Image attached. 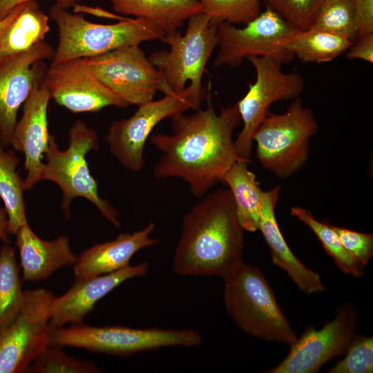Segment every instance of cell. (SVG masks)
<instances>
[{"label":"cell","instance_id":"39","mask_svg":"<svg viewBox=\"0 0 373 373\" xmlns=\"http://www.w3.org/2000/svg\"><path fill=\"white\" fill-rule=\"evenodd\" d=\"M23 3L15 7L6 17L2 20H0V39L6 28L10 25V23L13 21V19L22 9Z\"/></svg>","mask_w":373,"mask_h":373},{"label":"cell","instance_id":"5","mask_svg":"<svg viewBox=\"0 0 373 373\" xmlns=\"http://www.w3.org/2000/svg\"><path fill=\"white\" fill-rule=\"evenodd\" d=\"M99 147L97 133L77 119L68 131V146L65 150H61L54 136L50 135L41 180H48L59 186L62 192L61 207L66 218L70 216L72 200L83 198L93 204L113 226L119 227L118 211L99 195L97 181L86 160V155Z\"/></svg>","mask_w":373,"mask_h":373},{"label":"cell","instance_id":"9","mask_svg":"<svg viewBox=\"0 0 373 373\" xmlns=\"http://www.w3.org/2000/svg\"><path fill=\"white\" fill-rule=\"evenodd\" d=\"M207 95L203 86L189 84L179 93L139 106L130 117L115 120L109 126L105 140L110 152L128 170L141 171L144 165V146L153 128L166 118L198 110Z\"/></svg>","mask_w":373,"mask_h":373},{"label":"cell","instance_id":"25","mask_svg":"<svg viewBox=\"0 0 373 373\" xmlns=\"http://www.w3.org/2000/svg\"><path fill=\"white\" fill-rule=\"evenodd\" d=\"M353 41L329 32L309 28L298 31L286 48L303 63L330 61L345 52Z\"/></svg>","mask_w":373,"mask_h":373},{"label":"cell","instance_id":"12","mask_svg":"<svg viewBox=\"0 0 373 373\" xmlns=\"http://www.w3.org/2000/svg\"><path fill=\"white\" fill-rule=\"evenodd\" d=\"M55 296L45 289L24 291L21 308L0 332V373H26L49 343V321Z\"/></svg>","mask_w":373,"mask_h":373},{"label":"cell","instance_id":"34","mask_svg":"<svg viewBox=\"0 0 373 373\" xmlns=\"http://www.w3.org/2000/svg\"><path fill=\"white\" fill-rule=\"evenodd\" d=\"M332 226L345 249L365 267L373 256V234Z\"/></svg>","mask_w":373,"mask_h":373},{"label":"cell","instance_id":"32","mask_svg":"<svg viewBox=\"0 0 373 373\" xmlns=\"http://www.w3.org/2000/svg\"><path fill=\"white\" fill-rule=\"evenodd\" d=\"M291 27L305 31L312 26L323 0H262Z\"/></svg>","mask_w":373,"mask_h":373},{"label":"cell","instance_id":"13","mask_svg":"<svg viewBox=\"0 0 373 373\" xmlns=\"http://www.w3.org/2000/svg\"><path fill=\"white\" fill-rule=\"evenodd\" d=\"M357 312L342 305L336 317L320 329L307 327L290 345L284 360L269 373H315L329 360L345 353L356 336Z\"/></svg>","mask_w":373,"mask_h":373},{"label":"cell","instance_id":"7","mask_svg":"<svg viewBox=\"0 0 373 373\" xmlns=\"http://www.w3.org/2000/svg\"><path fill=\"white\" fill-rule=\"evenodd\" d=\"M202 340V335L193 329L93 327L83 323L49 329L51 345L73 347L119 356L166 347H196Z\"/></svg>","mask_w":373,"mask_h":373},{"label":"cell","instance_id":"33","mask_svg":"<svg viewBox=\"0 0 373 373\" xmlns=\"http://www.w3.org/2000/svg\"><path fill=\"white\" fill-rule=\"evenodd\" d=\"M373 372V337L356 336L345 356L328 370V373H372Z\"/></svg>","mask_w":373,"mask_h":373},{"label":"cell","instance_id":"19","mask_svg":"<svg viewBox=\"0 0 373 373\" xmlns=\"http://www.w3.org/2000/svg\"><path fill=\"white\" fill-rule=\"evenodd\" d=\"M281 187L275 186L263 191L260 207V230L271 253L272 262L284 270L297 287L310 295L321 292L325 287L318 274L307 267L291 251L278 227L275 208Z\"/></svg>","mask_w":373,"mask_h":373},{"label":"cell","instance_id":"36","mask_svg":"<svg viewBox=\"0 0 373 373\" xmlns=\"http://www.w3.org/2000/svg\"><path fill=\"white\" fill-rule=\"evenodd\" d=\"M356 43L347 49L346 57L349 59H361L373 63V32L367 33L358 38Z\"/></svg>","mask_w":373,"mask_h":373},{"label":"cell","instance_id":"23","mask_svg":"<svg viewBox=\"0 0 373 373\" xmlns=\"http://www.w3.org/2000/svg\"><path fill=\"white\" fill-rule=\"evenodd\" d=\"M49 31V17L36 0L24 3L1 37L0 63L44 41Z\"/></svg>","mask_w":373,"mask_h":373},{"label":"cell","instance_id":"15","mask_svg":"<svg viewBox=\"0 0 373 373\" xmlns=\"http://www.w3.org/2000/svg\"><path fill=\"white\" fill-rule=\"evenodd\" d=\"M44 83L51 99L73 113L97 112L106 106H128L97 78L86 58L50 66Z\"/></svg>","mask_w":373,"mask_h":373},{"label":"cell","instance_id":"31","mask_svg":"<svg viewBox=\"0 0 373 373\" xmlns=\"http://www.w3.org/2000/svg\"><path fill=\"white\" fill-rule=\"evenodd\" d=\"M61 347L49 345L30 363L26 373H97L92 361L67 355Z\"/></svg>","mask_w":373,"mask_h":373},{"label":"cell","instance_id":"17","mask_svg":"<svg viewBox=\"0 0 373 373\" xmlns=\"http://www.w3.org/2000/svg\"><path fill=\"white\" fill-rule=\"evenodd\" d=\"M44 77L23 104L22 115L17 122L11 139L10 145L24 155L27 171L23 180L24 190H30L41 180L43 159L51 135L48 124V106L51 97L44 85Z\"/></svg>","mask_w":373,"mask_h":373},{"label":"cell","instance_id":"10","mask_svg":"<svg viewBox=\"0 0 373 373\" xmlns=\"http://www.w3.org/2000/svg\"><path fill=\"white\" fill-rule=\"evenodd\" d=\"M298 31L267 6L243 28L221 22L217 28L218 51L213 66L236 68L253 56L268 57L281 64H289L295 57L286 45Z\"/></svg>","mask_w":373,"mask_h":373},{"label":"cell","instance_id":"18","mask_svg":"<svg viewBox=\"0 0 373 373\" xmlns=\"http://www.w3.org/2000/svg\"><path fill=\"white\" fill-rule=\"evenodd\" d=\"M149 267V263L144 262L100 276L75 278L65 294L55 298L49 329L82 323L97 301L124 281L146 275Z\"/></svg>","mask_w":373,"mask_h":373},{"label":"cell","instance_id":"1","mask_svg":"<svg viewBox=\"0 0 373 373\" xmlns=\"http://www.w3.org/2000/svg\"><path fill=\"white\" fill-rule=\"evenodd\" d=\"M206 108L191 115L184 113L171 117V134L155 133L150 142L161 155L153 169L155 178H178L186 182L195 198H201L222 181L224 173L240 157L233 133L241 119L236 103L217 113L207 95ZM249 162V161H247Z\"/></svg>","mask_w":373,"mask_h":373},{"label":"cell","instance_id":"20","mask_svg":"<svg viewBox=\"0 0 373 373\" xmlns=\"http://www.w3.org/2000/svg\"><path fill=\"white\" fill-rule=\"evenodd\" d=\"M154 222L133 233H121L114 240L97 243L85 249L73 265L75 278H88L111 273L129 265L138 251L157 244L151 238Z\"/></svg>","mask_w":373,"mask_h":373},{"label":"cell","instance_id":"21","mask_svg":"<svg viewBox=\"0 0 373 373\" xmlns=\"http://www.w3.org/2000/svg\"><path fill=\"white\" fill-rule=\"evenodd\" d=\"M15 235L24 280L36 282L45 279L61 267L73 265L77 260L71 250L69 239L64 236L52 240H43L28 222Z\"/></svg>","mask_w":373,"mask_h":373},{"label":"cell","instance_id":"26","mask_svg":"<svg viewBox=\"0 0 373 373\" xmlns=\"http://www.w3.org/2000/svg\"><path fill=\"white\" fill-rule=\"evenodd\" d=\"M19 163L15 152L0 144V198L7 214L8 232L15 235L28 222L23 180L17 171Z\"/></svg>","mask_w":373,"mask_h":373},{"label":"cell","instance_id":"11","mask_svg":"<svg viewBox=\"0 0 373 373\" xmlns=\"http://www.w3.org/2000/svg\"><path fill=\"white\" fill-rule=\"evenodd\" d=\"M247 59L255 69L256 80L236 102L243 126L234 144L238 155L249 162L254 135L270 106L298 98L305 88V80L298 73H284L282 64L273 58L253 56Z\"/></svg>","mask_w":373,"mask_h":373},{"label":"cell","instance_id":"30","mask_svg":"<svg viewBox=\"0 0 373 373\" xmlns=\"http://www.w3.org/2000/svg\"><path fill=\"white\" fill-rule=\"evenodd\" d=\"M202 12L218 24H246L261 12L262 0H198Z\"/></svg>","mask_w":373,"mask_h":373},{"label":"cell","instance_id":"35","mask_svg":"<svg viewBox=\"0 0 373 373\" xmlns=\"http://www.w3.org/2000/svg\"><path fill=\"white\" fill-rule=\"evenodd\" d=\"M357 23L358 37L373 32V0H352Z\"/></svg>","mask_w":373,"mask_h":373},{"label":"cell","instance_id":"28","mask_svg":"<svg viewBox=\"0 0 373 373\" xmlns=\"http://www.w3.org/2000/svg\"><path fill=\"white\" fill-rule=\"evenodd\" d=\"M290 214L305 224L314 232L325 251L343 273L355 277L363 276L364 267L345 249L332 225L317 220L311 211L300 207H291Z\"/></svg>","mask_w":373,"mask_h":373},{"label":"cell","instance_id":"14","mask_svg":"<svg viewBox=\"0 0 373 373\" xmlns=\"http://www.w3.org/2000/svg\"><path fill=\"white\" fill-rule=\"evenodd\" d=\"M86 59L97 78L128 106L147 103L159 90L160 74L140 45Z\"/></svg>","mask_w":373,"mask_h":373},{"label":"cell","instance_id":"22","mask_svg":"<svg viewBox=\"0 0 373 373\" xmlns=\"http://www.w3.org/2000/svg\"><path fill=\"white\" fill-rule=\"evenodd\" d=\"M114 10L149 20L165 34L178 30L193 15L202 12L198 0H108Z\"/></svg>","mask_w":373,"mask_h":373},{"label":"cell","instance_id":"38","mask_svg":"<svg viewBox=\"0 0 373 373\" xmlns=\"http://www.w3.org/2000/svg\"><path fill=\"white\" fill-rule=\"evenodd\" d=\"M8 218L5 209H0V240L6 243L9 241Z\"/></svg>","mask_w":373,"mask_h":373},{"label":"cell","instance_id":"16","mask_svg":"<svg viewBox=\"0 0 373 373\" xmlns=\"http://www.w3.org/2000/svg\"><path fill=\"white\" fill-rule=\"evenodd\" d=\"M55 50L46 41L0 63V144H11L18 110L44 76L43 61Z\"/></svg>","mask_w":373,"mask_h":373},{"label":"cell","instance_id":"8","mask_svg":"<svg viewBox=\"0 0 373 373\" xmlns=\"http://www.w3.org/2000/svg\"><path fill=\"white\" fill-rule=\"evenodd\" d=\"M218 25L200 12L188 19L184 35L178 30L165 34L161 41L169 50L155 51L149 57L160 74V92L179 93L188 81L195 87L203 86L206 65L217 47Z\"/></svg>","mask_w":373,"mask_h":373},{"label":"cell","instance_id":"37","mask_svg":"<svg viewBox=\"0 0 373 373\" xmlns=\"http://www.w3.org/2000/svg\"><path fill=\"white\" fill-rule=\"evenodd\" d=\"M34 0H0V20L6 17L10 12L17 6ZM82 0H55L57 5L69 9L72 6H76Z\"/></svg>","mask_w":373,"mask_h":373},{"label":"cell","instance_id":"6","mask_svg":"<svg viewBox=\"0 0 373 373\" xmlns=\"http://www.w3.org/2000/svg\"><path fill=\"white\" fill-rule=\"evenodd\" d=\"M317 129L312 111L304 108L299 97L284 113L269 111L253 137L258 162L277 178L291 177L307 161L310 138Z\"/></svg>","mask_w":373,"mask_h":373},{"label":"cell","instance_id":"24","mask_svg":"<svg viewBox=\"0 0 373 373\" xmlns=\"http://www.w3.org/2000/svg\"><path fill=\"white\" fill-rule=\"evenodd\" d=\"M249 162H236L224 173L222 182L229 186L238 221L249 232L258 230L262 189L256 175L248 168Z\"/></svg>","mask_w":373,"mask_h":373},{"label":"cell","instance_id":"2","mask_svg":"<svg viewBox=\"0 0 373 373\" xmlns=\"http://www.w3.org/2000/svg\"><path fill=\"white\" fill-rule=\"evenodd\" d=\"M244 229L229 189L209 192L184 216L172 267L182 276L224 278L242 262Z\"/></svg>","mask_w":373,"mask_h":373},{"label":"cell","instance_id":"3","mask_svg":"<svg viewBox=\"0 0 373 373\" xmlns=\"http://www.w3.org/2000/svg\"><path fill=\"white\" fill-rule=\"evenodd\" d=\"M226 310L245 332L291 345L297 336L262 271L243 261L224 278Z\"/></svg>","mask_w":373,"mask_h":373},{"label":"cell","instance_id":"29","mask_svg":"<svg viewBox=\"0 0 373 373\" xmlns=\"http://www.w3.org/2000/svg\"><path fill=\"white\" fill-rule=\"evenodd\" d=\"M310 28L338 35L354 42L358 30L352 0H323Z\"/></svg>","mask_w":373,"mask_h":373},{"label":"cell","instance_id":"27","mask_svg":"<svg viewBox=\"0 0 373 373\" xmlns=\"http://www.w3.org/2000/svg\"><path fill=\"white\" fill-rule=\"evenodd\" d=\"M23 299L15 250L5 245L0 249V332L16 318Z\"/></svg>","mask_w":373,"mask_h":373},{"label":"cell","instance_id":"4","mask_svg":"<svg viewBox=\"0 0 373 373\" xmlns=\"http://www.w3.org/2000/svg\"><path fill=\"white\" fill-rule=\"evenodd\" d=\"M49 17L57 27L58 43L50 66L78 58H88L126 46L162 39L165 32L154 23L140 18H125L102 24L88 21L57 4Z\"/></svg>","mask_w":373,"mask_h":373}]
</instances>
